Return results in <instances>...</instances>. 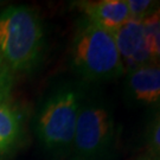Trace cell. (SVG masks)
Masks as SVG:
<instances>
[{
  "instance_id": "6da1fadb",
  "label": "cell",
  "mask_w": 160,
  "mask_h": 160,
  "mask_svg": "<svg viewBox=\"0 0 160 160\" xmlns=\"http://www.w3.org/2000/svg\"><path fill=\"white\" fill-rule=\"evenodd\" d=\"M70 59L75 72L89 82L116 78L126 71L113 34L86 17L76 28Z\"/></svg>"
},
{
  "instance_id": "7a4b0ae2",
  "label": "cell",
  "mask_w": 160,
  "mask_h": 160,
  "mask_svg": "<svg viewBox=\"0 0 160 160\" xmlns=\"http://www.w3.org/2000/svg\"><path fill=\"white\" fill-rule=\"evenodd\" d=\"M44 30L28 6H10L0 12V53L12 71H30L39 62Z\"/></svg>"
},
{
  "instance_id": "3957f363",
  "label": "cell",
  "mask_w": 160,
  "mask_h": 160,
  "mask_svg": "<svg viewBox=\"0 0 160 160\" xmlns=\"http://www.w3.org/2000/svg\"><path fill=\"white\" fill-rule=\"evenodd\" d=\"M81 101L77 90L63 88L40 107L36 129L39 141L49 152L64 154L72 148Z\"/></svg>"
},
{
  "instance_id": "277c9868",
  "label": "cell",
  "mask_w": 160,
  "mask_h": 160,
  "mask_svg": "<svg viewBox=\"0 0 160 160\" xmlns=\"http://www.w3.org/2000/svg\"><path fill=\"white\" fill-rule=\"evenodd\" d=\"M114 119L101 101H81L74 146L80 160H94L107 153L114 141Z\"/></svg>"
},
{
  "instance_id": "5b68a950",
  "label": "cell",
  "mask_w": 160,
  "mask_h": 160,
  "mask_svg": "<svg viewBox=\"0 0 160 160\" xmlns=\"http://www.w3.org/2000/svg\"><path fill=\"white\" fill-rule=\"evenodd\" d=\"M112 34L114 37L125 70L129 71L153 63L151 34L146 29L143 20L129 18Z\"/></svg>"
},
{
  "instance_id": "8992f818",
  "label": "cell",
  "mask_w": 160,
  "mask_h": 160,
  "mask_svg": "<svg viewBox=\"0 0 160 160\" xmlns=\"http://www.w3.org/2000/svg\"><path fill=\"white\" fill-rule=\"evenodd\" d=\"M126 89L128 98L135 104H160V67L151 63L129 70Z\"/></svg>"
},
{
  "instance_id": "52a82bcc",
  "label": "cell",
  "mask_w": 160,
  "mask_h": 160,
  "mask_svg": "<svg viewBox=\"0 0 160 160\" xmlns=\"http://www.w3.org/2000/svg\"><path fill=\"white\" fill-rule=\"evenodd\" d=\"M77 6L87 19L110 33H114L131 18L128 5L125 0L82 1Z\"/></svg>"
},
{
  "instance_id": "ba28073f",
  "label": "cell",
  "mask_w": 160,
  "mask_h": 160,
  "mask_svg": "<svg viewBox=\"0 0 160 160\" xmlns=\"http://www.w3.org/2000/svg\"><path fill=\"white\" fill-rule=\"evenodd\" d=\"M20 133V118L7 102L0 103V155L5 154L17 142Z\"/></svg>"
},
{
  "instance_id": "9c48e42d",
  "label": "cell",
  "mask_w": 160,
  "mask_h": 160,
  "mask_svg": "<svg viewBox=\"0 0 160 160\" xmlns=\"http://www.w3.org/2000/svg\"><path fill=\"white\" fill-rule=\"evenodd\" d=\"M145 26L151 34V45H152V56L153 64L160 67V20L157 18L154 12L143 19Z\"/></svg>"
},
{
  "instance_id": "30bf717a",
  "label": "cell",
  "mask_w": 160,
  "mask_h": 160,
  "mask_svg": "<svg viewBox=\"0 0 160 160\" xmlns=\"http://www.w3.org/2000/svg\"><path fill=\"white\" fill-rule=\"evenodd\" d=\"M127 5L131 18L138 20H143L159 8L157 2L152 0H127Z\"/></svg>"
},
{
  "instance_id": "8fae6325",
  "label": "cell",
  "mask_w": 160,
  "mask_h": 160,
  "mask_svg": "<svg viewBox=\"0 0 160 160\" xmlns=\"http://www.w3.org/2000/svg\"><path fill=\"white\" fill-rule=\"evenodd\" d=\"M12 89V70L0 53V103L7 102Z\"/></svg>"
},
{
  "instance_id": "7c38bea8",
  "label": "cell",
  "mask_w": 160,
  "mask_h": 160,
  "mask_svg": "<svg viewBox=\"0 0 160 160\" xmlns=\"http://www.w3.org/2000/svg\"><path fill=\"white\" fill-rule=\"evenodd\" d=\"M148 143L153 154L160 158V112L158 113L153 125L149 129Z\"/></svg>"
},
{
  "instance_id": "4fadbf2b",
  "label": "cell",
  "mask_w": 160,
  "mask_h": 160,
  "mask_svg": "<svg viewBox=\"0 0 160 160\" xmlns=\"http://www.w3.org/2000/svg\"><path fill=\"white\" fill-rule=\"evenodd\" d=\"M154 14L157 16V18H158V19L160 20V6H159V8H158L157 11H154Z\"/></svg>"
},
{
  "instance_id": "5bb4252c",
  "label": "cell",
  "mask_w": 160,
  "mask_h": 160,
  "mask_svg": "<svg viewBox=\"0 0 160 160\" xmlns=\"http://www.w3.org/2000/svg\"><path fill=\"white\" fill-rule=\"evenodd\" d=\"M78 160H80V159H78Z\"/></svg>"
}]
</instances>
